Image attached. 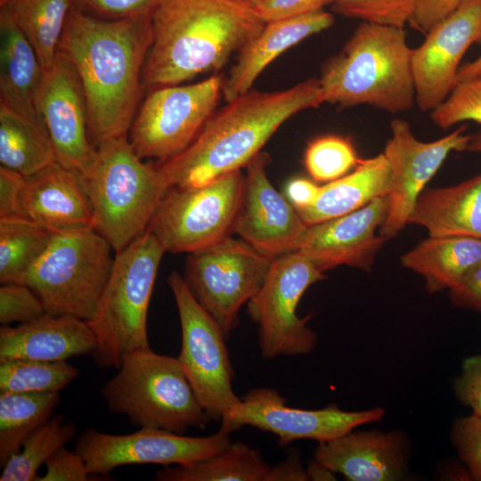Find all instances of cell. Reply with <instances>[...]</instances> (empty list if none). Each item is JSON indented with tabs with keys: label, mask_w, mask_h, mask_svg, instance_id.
Instances as JSON below:
<instances>
[{
	"label": "cell",
	"mask_w": 481,
	"mask_h": 481,
	"mask_svg": "<svg viewBox=\"0 0 481 481\" xmlns=\"http://www.w3.org/2000/svg\"><path fill=\"white\" fill-rule=\"evenodd\" d=\"M112 251L94 229L55 233L20 284L38 295L46 313L90 322L112 271Z\"/></svg>",
	"instance_id": "cell-8"
},
{
	"label": "cell",
	"mask_w": 481,
	"mask_h": 481,
	"mask_svg": "<svg viewBox=\"0 0 481 481\" xmlns=\"http://www.w3.org/2000/svg\"><path fill=\"white\" fill-rule=\"evenodd\" d=\"M412 54L404 29L362 22L322 67L324 102L409 110L416 103Z\"/></svg>",
	"instance_id": "cell-4"
},
{
	"label": "cell",
	"mask_w": 481,
	"mask_h": 481,
	"mask_svg": "<svg viewBox=\"0 0 481 481\" xmlns=\"http://www.w3.org/2000/svg\"><path fill=\"white\" fill-rule=\"evenodd\" d=\"M268 163L269 156L260 152L247 165L232 232L274 258L297 251L308 225L270 182L266 173Z\"/></svg>",
	"instance_id": "cell-18"
},
{
	"label": "cell",
	"mask_w": 481,
	"mask_h": 481,
	"mask_svg": "<svg viewBox=\"0 0 481 481\" xmlns=\"http://www.w3.org/2000/svg\"><path fill=\"white\" fill-rule=\"evenodd\" d=\"M430 112L433 123L442 129L464 121L481 124V73L458 82L443 102Z\"/></svg>",
	"instance_id": "cell-38"
},
{
	"label": "cell",
	"mask_w": 481,
	"mask_h": 481,
	"mask_svg": "<svg viewBox=\"0 0 481 481\" xmlns=\"http://www.w3.org/2000/svg\"><path fill=\"white\" fill-rule=\"evenodd\" d=\"M46 471L37 481H88L92 476L86 463L77 452L65 445L58 449L45 462Z\"/></svg>",
	"instance_id": "cell-41"
},
{
	"label": "cell",
	"mask_w": 481,
	"mask_h": 481,
	"mask_svg": "<svg viewBox=\"0 0 481 481\" xmlns=\"http://www.w3.org/2000/svg\"><path fill=\"white\" fill-rule=\"evenodd\" d=\"M167 283L181 327L177 359L211 420H221L240 401L232 388L234 370L225 345L226 336L177 271L169 274Z\"/></svg>",
	"instance_id": "cell-11"
},
{
	"label": "cell",
	"mask_w": 481,
	"mask_h": 481,
	"mask_svg": "<svg viewBox=\"0 0 481 481\" xmlns=\"http://www.w3.org/2000/svg\"><path fill=\"white\" fill-rule=\"evenodd\" d=\"M476 43H481V0H462L412 48L415 101L421 111H432L448 96L461 59Z\"/></svg>",
	"instance_id": "cell-17"
},
{
	"label": "cell",
	"mask_w": 481,
	"mask_h": 481,
	"mask_svg": "<svg viewBox=\"0 0 481 481\" xmlns=\"http://www.w3.org/2000/svg\"><path fill=\"white\" fill-rule=\"evenodd\" d=\"M309 480H336L335 472L314 460L306 469Z\"/></svg>",
	"instance_id": "cell-50"
},
{
	"label": "cell",
	"mask_w": 481,
	"mask_h": 481,
	"mask_svg": "<svg viewBox=\"0 0 481 481\" xmlns=\"http://www.w3.org/2000/svg\"><path fill=\"white\" fill-rule=\"evenodd\" d=\"M46 130L0 103V164L26 177L57 161Z\"/></svg>",
	"instance_id": "cell-31"
},
{
	"label": "cell",
	"mask_w": 481,
	"mask_h": 481,
	"mask_svg": "<svg viewBox=\"0 0 481 481\" xmlns=\"http://www.w3.org/2000/svg\"><path fill=\"white\" fill-rule=\"evenodd\" d=\"M152 39L151 14L110 20L98 18L77 4L71 9L59 47L80 78L94 147L127 135Z\"/></svg>",
	"instance_id": "cell-1"
},
{
	"label": "cell",
	"mask_w": 481,
	"mask_h": 481,
	"mask_svg": "<svg viewBox=\"0 0 481 481\" xmlns=\"http://www.w3.org/2000/svg\"><path fill=\"white\" fill-rule=\"evenodd\" d=\"M26 176L0 167V218L22 216L21 200Z\"/></svg>",
	"instance_id": "cell-45"
},
{
	"label": "cell",
	"mask_w": 481,
	"mask_h": 481,
	"mask_svg": "<svg viewBox=\"0 0 481 481\" xmlns=\"http://www.w3.org/2000/svg\"><path fill=\"white\" fill-rule=\"evenodd\" d=\"M96 338L88 322L48 313L29 322L0 328V361L27 359L66 362L92 355Z\"/></svg>",
	"instance_id": "cell-23"
},
{
	"label": "cell",
	"mask_w": 481,
	"mask_h": 481,
	"mask_svg": "<svg viewBox=\"0 0 481 481\" xmlns=\"http://www.w3.org/2000/svg\"><path fill=\"white\" fill-rule=\"evenodd\" d=\"M59 392H0V466L16 453L24 441L53 416Z\"/></svg>",
	"instance_id": "cell-32"
},
{
	"label": "cell",
	"mask_w": 481,
	"mask_h": 481,
	"mask_svg": "<svg viewBox=\"0 0 481 481\" xmlns=\"http://www.w3.org/2000/svg\"><path fill=\"white\" fill-rule=\"evenodd\" d=\"M165 249L149 232L115 253L95 316L87 322L96 338L92 354L101 368L118 369L129 353L149 348L147 316Z\"/></svg>",
	"instance_id": "cell-7"
},
{
	"label": "cell",
	"mask_w": 481,
	"mask_h": 481,
	"mask_svg": "<svg viewBox=\"0 0 481 481\" xmlns=\"http://www.w3.org/2000/svg\"><path fill=\"white\" fill-rule=\"evenodd\" d=\"M333 22V14L325 10L265 22L261 31L239 52L224 81L225 101H232L250 91L261 72L280 54L329 29Z\"/></svg>",
	"instance_id": "cell-24"
},
{
	"label": "cell",
	"mask_w": 481,
	"mask_h": 481,
	"mask_svg": "<svg viewBox=\"0 0 481 481\" xmlns=\"http://www.w3.org/2000/svg\"><path fill=\"white\" fill-rule=\"evenodd\" d=\"M389 180V166L383 153L361 159L351 172L322 185L314 205L297 211L306 225L344 216L387 197Z\"/></svg>",
	"instance_id": "cell-27"
},
{
	"label": "cell",
	"mask_w": 481,
	"mask_h": 481,
	"mask_svg": "<svg viewBox=\"0 0 481 481\" xmlns=\"http://www.w3.org/2000/svg\"><path fill=\"white\" fill-rule=\"evenodd\" d=\"M461 1L420 0L409 24L425 35L435 24L451 14Z\"/></svg>",
	"instance_id": "cell-47"
},
{
	"label": "cell",
	"mask_w": 481,
	"mask_h": 481,
	"mask_svg": "<svg viewBox=\"0 0 481 481\" xmlns=\"http://www.w3.org/2000/svg\"><path fill=\"white\" fill-rule=\"evenodd\" d=\"M77 4V0H0V11L24 34L45 71L54 61L68 16Z\"/></svg>",
	"instance_id": "cell-30"
},
{
	"label": "cell",
	"mask_w": 481,
	"mask_h": 481,
	"mask_svg": "<svg viewBox=\"0 0 481 481\" xmlns=\"http://www.w3.org/2000/svg\"><path fill=\"white\" fill-rule=\"evenodd\" d=\"M21 211L23 217L55 233L94 229L93 209L81 173L58 160L26 177Z\"/></svg>",
	"instance_id": "cell-22"
},
{
	"label": "cell",
	"mask_w": 481,
	"mask_h": 481,
	"mask_svg": "<svg viewBox=\"0 0 481 481\" xmlns=\"http://www.w3.org/2000/svg\"><path fill=\"white\" fill-rule=\"evenodd\" d=\"M244 185L240 170L199 187H170L147 231L173 254L192 253L230 236Z\"/></svg>",
	"instance_id": "cell-10"
},
{
	"label": "cell",
	"mask_w": 481,
	"mask_h": 481,
	"mask_svg": "<svg viewBox=\"0 0 481 481\" xmlns=\"http://www.w3.org/2000/svg\"><path fill=\"white\" fill-rule=\"evenodd\" d=\"M321 187L308 179L295 178L287 184L286 193L288 200L296 209H302L315 203L320 195Z\"/></svg>",
	"instance_id": "cell-48"
},
{
	"label": "cell",
	"mask_w": 481,
	"mask_h": 481,
	"mask_svg": "<svg viewBox=\"0 0 481 481\" xmlns=\"http://www.w3.org/2000/svg\"><path fill=\"white\" fill-rule=\"evenodd\" d=\"M44 72L29 41L0 11V103L47 131L37 106Z\"/></svg>",
	"instance_id": "cell-25"
},
{
	"label": "cell",
	"mask_w": 481,
	"mask_h": 481,
	"mask_svg": "<svg viewBox=\"0 0 481 481\" xmlns=\"http://www.w3.org/2000/svg\"><path fill=\"white\" fill-rule=\"evenodd\" d=\"M46 314L38 295L29 286L10 282L0 287V322H29Z\"/></svg>",
	"instance_id": "cell-39"
},
{
	"label": "cell",
	"mask_w": 481,
	"mask_h": 481,
	"mask_svg": "<svg viewBox=\"0 0 481 481\" xmlns=\"http://www.w3.org/2000/svg\"><path fill=\"white\" fill-rule=\"evenodd\" d=\"M78 376V370L67 362L0 361V392H60Z\"/></svg>",
	"instance_id": "cell-35"
},
{
	"label": "cell",
	"mask_w": 481,
	"mask_h": 481,
	"mask_svg": "<svg viewBox=\"0 0 481 481\" xmlns=\"http://www.w3.org/2000/svg\"><path fill=\"white\" fill-rule=\"evenodd\" d=\"M325 278L314 262L297 250L273 258L266 277L247 303L258 326V344L265 359L309 355L316 346V333L308 327L310 315L297 314L306 290Z\"/></svg>",
	"instance_id": "cell-9"
},
{
	"label": "cell",
	"mask_w": 481,
	"mask_h": 481,
	"mask_svg": "<svg viewBox=\"0 0 481 481\" xmlns=\"http://www.w3.org/2000/svg\"><path fill=\"white\" fill-rule=\"evenodd\" d=\"M308 481L306 469H304L297 452H290L281 463L271 467L265 481Z\"/></svg>",
	"instance_id": "cell-49"
},
{
	"label": "cell",
	"mask_w": 481,
	"mask_h": 481,
	"mask_svg": "<svg viewBox=\"0 0 481 481\" xmlns=\"http://www.w3.org/2000/svg\"><path fill=\"white\" fill-rule=\"evenodd\" d=\"M163 0H77V5L105 19L151 15Z\"/></svg>",
	"instance_id": "cell-42"
},
{
	"label": "cell",
	"mask_w": 481,
	"mask_h": 481,
	"mask_svg": "<svg viewBox=\"0 0 481 481\" xmlns=\"http://www.w3.org/2000/svg\"><path fill=\"white\" fill-rule=\"evenodd\" d=\"M94 216V229L119 252L143 234L168 190L159 168L143 162L127 135L94 149L81 174Z\"/></svg>",
	"instance_id": "cell-5"
},
{
	"label": "cell",
	"mask_w": 481,
	"mask_h": 481,
	"mask_svg": "<svg viewBox=\"0 0 481 481\" xmlns=\"http://www.w3.org/2000/svg\"><path fill=\"white\" fill-rule=\"evenodd\" d=\"M322 103L318 78L279 91H249L227 102L183 151L158 168L169 188L205 185L247 167L285 121Z\"/></svg>",
	"instance_id": "cell-2"
},
{
	"label": "cell",
	"mask_w": 481,
	"mask_h": 481,
	"mask_svg": "<svg viewBox=\"0 0 481 481\" xmlns=\"http://www.w3.org/2000/svg\"><path fill=\"white\" fill-rule=\"evenodd\" d=\"M265 24L256 9L232 0H163L151 13L142 82L174 86L218 70Z\"/></svg>",
	"instance_id": "cell-3"
},
{
	"label": "cell",
	"mask_w": 481,
	"mask_h": 481,
	"mask_svg": "<svg viewBox=\"0 0 481 481\" xmlns=\"http://www.w3.org/2000/svg\"><path fill=\"white\" fill-rule=\"evenodd\" d=\"M231 442L230 433L222 428L206 436H188L151 428L125 435L88 428L76 437L74 451L82 456L91 475L104 476L126 465L191 464L223 450Z\"/></svg>",
	"instance_id": "cell-15"
},
{
	"label": "cell",
	"mask_w": 481,
	"mask_h": 481,
	"mask_svg": "<svg viewBox=\"0 0 481 481\" xmlns=\"http://www.w3.org/2000/svg\"><path fill=\"white\" fill-rule=\"evenodd\" d=\"M481 73V54L471 62H469L462 66L457 75V83L473 77H476ZM456 83V84H457Z\"/></svg>",
	"instance_id": "cell-51"
},
{
	"label": "cell",
	"mask_w": 481,
	"mask_h": 481,
	"mask_svg": "<svg viewBox=\"0 0 481 481\" xmlns=\"http://www.w3.org/2000/svg\"><path fill=\"white\" fill-rule=\"evenodd\" d=\"M223 85L222 77L215 75L151 92L128 131L135 154L164 162L183 151L214 114Z\"/></svg>",
	"instance_id": "cell-13"
},
{
	"label": "cell",
	"mask_w": 481,
	"mask_h": 481,
	"mask_svg": "<svg viewBox=\"0 0 481 481\" xmlns=\"http://www.w3.org/2000/svg\"><path fill=\"white\" fill-rule=\"evenodd\" d=\"M384 415L381 407L357 412L343 411L335 404L317 410L294 408L275 389L257 387L230 408L220 428L229 433L244 426L258 428L276 436L283 446L301 439L328 442L359 426L380 421Z\"/></svg>",
	"instance_id": "cell-14"
},
{
	"label": "cell",
	"mask_w": 481,
	"mask_h": 481,
	"mask_svg": "<svg viewBox=\"0 0 481 481\" xmlns=\"http://www.w3.org/2000/svg\"><path fill=\"white\" fill-rule=\"evenodd\" d=\"M466 126L437 140L422 142L408 122L394 119L384 151L389 170L388 210L379 233L387 240L409 224L415 204L427 183L452 151H465L469 135Z\"/></svg>",
	"instance_id": "cell-16"
},
{
	"label": "cell",
	"mask_w": 481,
	"mask_h": 481,
	"mask_svg": "<svg viewBox=\"0 0 481 481\" xmlns=\"http://www.w3.org/2000/svg\"><path fill=\"white\" fill-rule=\"evenodd\" d=\"M420 0H334L333 12L362 22L403 28L409 24Z\"/></svg>",
	"instance_id": "cell-37"
},
{
	"label": "cell",
	"mask_w": 481,
	"mask_h": 481,
	"mask_svg": "<svg viewBox=\"0 0 481 481\" xmlns=\"http://www.w3.org/2000/svg\"><path fill=\"white\" fill-rule=\"evenodd\" d=\"M77 437V428L53 415L34 431L20 449L2 466L0 481H34L43 464L61 447Z\"/></svg>",
	"instance_id": "cell-34"
},
{
	"label": "cell",
	"mask_w": 481,
	"mask_h": 481,
	"mask_svg": "<svg viewBox=\"0 0 481 481\" xmlns=\"http://www.w3.org/2000/svg\"><path fill=\"white\" fill-rule=\"evenodd\" d=\"M457 398L481 416V355L465 358L461 374L453 381Z\"/></svg>",
	"instance_id": "cell-43"
},
{
	"label": "cell",
	"mask_w": 481,
	"mask_h": 481,
	"mask_svg": "<svg viewBox=\"0 0 481 481\" xmlns=\"http://www.w3.org/2000/svg\"><path fill=\"white\" fill-rule=\"evenodd\" d=\"M37 106L58 161L82 174L94 149L88 135L87 104L77 72L60 47L44 72Z\"/></svg>",
	"instance_id": "cell-19"
},
{
	"label": "cell",
	"mask_w": 481,
	"mask_h": 481,
	"mask_svg": "<svg viewBox=\"0 0 481 481\" xmlns=\"http://www.w3.org/2000/svg\"><path fill=\"white\" fill-rule=\"evenodd\" d=\"M55 232L22 216L0 218V282L20 283Z\"/></svg>",
	"instance_id": "cell-33"
},
{
	"label": "cell",
	"mask_w": 481,
	"mask_h": 481,
	"mask_svg": "<svg viewBox=\"0 0 481 481\" xmlns=\"http://www.w3.org/2000/svg\"><path fill=\"white\" fill-rule=\"evenodd\" d=\"M101 394L111 413L126 416L139 428L183 435L192 428H205L211 420L177 357L151 347L126 355Z\"/></svg>",
	"instance_id": "cell-6"
},
{
	"label": "cell",
	"mask_w": 481,
	"mask_h": 481,
	"mask_svg": "<svg viewBox=\"0 0 481 481\" xmlns=\"http://www.w3.org/2000/svg\"><path fill=\"white\" fill-rule=\"evenodd\" d=\"M352 143L342 136L327 135L309 143L305 151V167L316 182L330 183L351 172L359 163Z\"/></svg>",
	"instance_id": "cell-36"
},
{
	"label": "cell",
	"mask_w": 481,
	"mask_h": 481,
	"mask_svg": "<svg viewBox=\"0 0 481 481\" xmlns=\"http://www.w3.org/2000/svg\"><path fill=\"white\" fill-rule=\"evenodd\" d=\"M246 6L257 9L264 0H232Z\"/></svg>",
	"instance_id": "cell-53"
},
{
	"label": "cell",
	"mask_w": 481,
	"mask_h": 481,
	"mask_svg": "<svg viewBox=\"0 0 481 481\" xmlns=\"http://www.w3.org/2000/svg\"><path fill=\"white\" fill-rule=\"evenodd\" d=\"M409 224L424 227L429 236L481 240V173L449 187L426 188Z\"/></svg>",
	"instance_id": "cell-26"
},
{
	"label": "cell",
	"mask_w": 481,
	"mask_h": 481,
	"mask_svg": "<svg viewBox=\"0 0 481 481\" xmlns=\"http://www.w3.org/2000/svg\"><path fill=\"white\" fill-rule=\"evenodd\" d=\"M401 262L424 279L429 293L450 289L481 262V240L428 235L404 254Z\"/></svg>",
	"instance_id": "cell-28"
},
{
	"label": "cell",
	"mask_w": 481,
	"mask_h": 481,
	"mask_svg": "<svg viewBox=\"0 0 481 481\" xmlns=\"http://www.w3.org/2000/svg\"><path fill=\"white\" fill-rule=\"evenodd\" d=\"M451 439L471 477L481 481V416L472 413L457 419Z\"/></svg>",
	"instance_id": "cell-40"
},
{
	"label": "cell",
	"mask_w": 481,
	"mask_h": 481,
	"mask_svg": "<svg viewBox=\"0 0 481 481\" xmlns=\"http://www.w3.org/2000/svg\"><path fill=\"white\" fill-rule=\"evenodd\" d=\"M448 290L455 306L481 313V262Z\"/></svg>",
	"instance_id": "cell-46"
},
{
	"label": "cell",
	"mask_w": 481,
	"mask_h": 481,
	"mask_svg": "<svg viewBox=\"0 0 481 481\" xmlns=\"http://www.w3.org/2000/svg\"><path fill=\"white\" fill-rule=\"evenodd\" d=\"M273 260L242 239L228 236L189 253L183 279L227 337L239 324L242 306L262 286Z\"/></svg>",
	"instance_id": "cell-12"
},
{
	"label": "cell",
	"mask_w": 481,
	"mask_h": 481,
	"mask_svg": "<svg viewBox=\"0 0 481 481\" xmlns=\"http://www.w3.org/2000/svg\"><path fill=\"white\" fill-rule=\"evenodd\" d=\"M334 0H264L256 9L265 22L324 10Z\"/></svg>",
	"instance_id": "cell-44"
},
{
	"label": "cell",
	"mask_w": 481,
	"mask_h": 481,
	"mask_svg": "<svg viewBox=\"0 0 481 481\" xmlns=\"http://www.w3.org/2000/svg\"><path fill=\"white\" fill-rule=\"evenodd\" d=\"M387 197L341 216L308 225L298 250L322 271L348 265L370 271L387 240L377 230L386 220Z\"/></svg>",
	"instance_id": "cell-20"
},
{
	"label": "cell",
	"mask_w": 481,
	"mask_h": 481,
	"mask_svg": "<svg viewBox=\"0 0 481 481\" xmlns=\"http://www.w3.org/2000/svg\"><path fill=\"white\" fill-rule=\"evenodd\" d=\"M314 460L349 481L401 480L408 472V443L400 430H352L319 443Z\"/></svg>",
	"instance_id": "cell-21"
},
{
	"label": "cell",
	"mask_w": 481,
	"mask_h": 481,
	"mask_svg": "<svg viewBox=\"0 0 481 481\" xmlns=\"http://www.w3.org/2000/svg\"><path fill=\"white\" fill-rule=\"evenodd\" d=\"M270 468L259 450L242 441H235L191 464L164 467L156 473L154 480L265 481Z\"/></svg>",
	"instance_id": "cell-29"
},
{
	"label": "cell",
	"mask_w": 481,
	"mask_h": 481,
	"mask_svg": "<svg viewBox=\"0 0 481 481\" xmlns=\"http://www.w3.org/2000/svg\"><path fill=\"white\" fill-rule=\"evenodd\" d=\"M465 151L481 153V130L469 135V141Z\"/></svg>",
	"instance_id": "cell-52"
}]
</instances>
